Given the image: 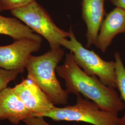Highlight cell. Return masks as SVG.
<instances>
[{
	"instance_id": "cell-1",
	"label": "cell",
	"mask_w": 125,
	"mask_h": 125,
	"mask_svg": "<svg viewBox=\"0 0 125 125\" xmlns=\"http://www.w3.org/2000/svg\"><path fill=\"white\" fill-rule=\"evenodd\" d=\"M56 72L65 81L69 94H80L102 110L117 116L125 109V104L115 89L103 84L96 76L86 74L76 64L71 52L66 54L64 63L57 67Z\"/></svg>"
},
{
	"instance_id": "cell-2",
	"label": "cell",
	"mask_w": 125,
	"mask_h": 125,
	"mask_svg": "<svg viewBox=\"0 0 125 125\" xmlns=\"http://www.w3.org/2000/svg\"><path fill=\"white\" fill-rule=\"evenodd\" d=\"M64 52L61 47L51 49L39 56L31 55L26 68L27 77L34 81L54 105H63L68 102L69 93L58 81L55 72Z\"/></svg>"
},
{
	"instance_id": "cell-3",
	"label": "cell",
	"mask_w": 125,
	"mask_h": 125,
	"mask_svg": "<svg viewBox=\"0 0 125 125\" xmlns=\"http://www.w3.org/2000/svg\"><path fill=\"white\" fill-rule=\"evenodd\" d=\"M40 116L48 117L55 121L84 122L93 125H119V118L111 113L103 111L98 105L80 94L76 95L74 105L54 107Z\"/></svg>"
},
{
	"instance_id": "cell-4",
	"label": "cell",
	"mask_w": 125,
	"mask_h": 125,
	"mask_svg": "<svg viewBox=\"0 0 125 125\" xmlns=\"http://www.w3.org/2000/svg\"><path fill=\"white\" fill-rule=\"evenodd\" d=\"M69 32V40H64L62 46L73 54L76 64L88 75L96 76L105 85L117 88L115 61L103 60L94 51L85 48L77 40L72 28Z\"/></svg>"
},
{
	"instance_id": "cell-5",
	"label": "cell",
	"mask_w": 125,
	"mask_h": 125,
	"mask_svg": "<svg viewBox=\"0 0 125 125\" xmlns=\"http://www.w3.org/2000/svg\"><path fill=\"white\" fill-rule=\"evenodd\" d=\"M10 12L13 16L46 39L51 49L61 47L64 40L69 38V31L58 27L46 10L36 1Z\"/></svg>"
},
{
	"instance_id": "cell-6",
	"label": "cell",
	"mask_w": 125,
	"mask_h": 125,
	"mask_svg": "<svg viewBox=\"0 0 125 125\" xmlns=\"http://www.w3.org/2000/svg\"><path fill=\"white\" fill-rule=\"evenodd\" d=\"M41 44L25 39L15 40L10 45L0 46V68L22 73L31 54L40 50Z\"/></svg>"
},
{
	"instance_id": "cell-7",
	"label": "cell",
	"mask_w": 125,
	"mask_h": 125,
	"mask_svg": "<svg viewBox=\"0 0 125 125\" xmlns=\"http://www.w3.org/2000/svg\"><path fill=\"white\" fill-rule=\"evenodd\" d=\"M13 88L31 116H40L55 107L45 92L28 77Z\"/></svg>"
},
{
	"instance_id": "cell-8",
	"label": "cell",
	"mask_w": 125,
	"mask_h": 125,
	"mask_svg": "<svg viewBox=\"0 0 125 125\" xmlns=\"http://www.w3.org/2000/svg\"><path fill=\"white\" fill-rule=\"evenodd\" d=\"M123 33H125V9L116 7L104 19L95 45L105 52L114 38Z\"/></svg>"
},
{
	"instance_id": "cell-9",
	"label": "cell",
	"mask_w": 125,
	"mask_h": 125,
	"mask_svg": "<svg viewBox=\"0 0 125 125\" xmlns=\"http://www.w3.org/2000/svg\"><path fill=\"white\" fill-rule=\"evenodd\" d=\"M105 1V0L82 1V16L87 27L86 37L88 48L95 44L100 27L106 15Z\"/></svg>"
},
{
	"instance_id": "cell-10",
	"label": "cell",
	"mask_w": 125,
	"mask_h": 125,
	"mask_svg": "<svg viewBox=\"0 0 125 125\" xmlns=\"http://www.w3.org/2000/svg\"><path fill=\"white\" fill-rule=\"evenodd\" d=\"M31 115L13 88L7 87L0 92V120H8L17 125Z\"/></svg>"
},
{
	"instance_id": "cell-11",
	"label": "cell",
	"mask_w": 125,
	"mask_h": 125,
	"mask_svg": "<svg viewBox=\"0 0 125 125\" xmlns=\"http://www.w3.org/2000/svg\"><path fill=\"white\" fill-rule=\"evenodd\" d=\"M0 34L9 36L14 40L28 39L42 43V37L34 32L26 24L15 18L0 15Z\"/></svg>"
},
{
	"instance_id": "cell-12",
	"label": "cell",
	"mask_w": 125,
	"mask_h": 125,
	"mask_svg": "<svg viewBox=\"0 0 125 125\" xmlns=\"http://www.w3.org/2000/svg\"><path fill=\"white\" fill-rule=\"evenodd\" d=\"M116 65V85L121 94V98L125 105V67L118 52L115 53ZM119 125H125V113L122 118H119Z\"/></svg>"
},
{
	"instance_id": "cell-13",
	"label": "cell",
	"mask_w": 125,
	"mask_h": 125,
	"mask_svg": "<svg viewBox=\"0 0 125 125\" xmlns=\"http://www.w3.org/2000/svg\"><path fill=\"white\" fill-rule=\"evenodd\" d=\"M36 0H0V9L1 12L4 10H11L25 6Z\"/></svg>"
},
{
	"instance_id": "cell-14",
	"label": "cell",
	"mask_w": 125,
	"mask_h": 125,
	"mask_svg": "<svg viewBox=\"0 0 125 125\" xmlns=\"http://www.w3.org/2000/svg\"><path fill=\"white\" fill-rule=\"evenodd\" d=\"M19 73L0 68V92L7 88L10 82L14 80Z\"/></svg>"
},
{
	"instance_id": "cell-15",
	"label": "cell",
	"mask_w": 125,
	"mask_h": 125,
	"mask_svg": "<svg viewBox=\"0 0 125 125\" xmlns=\"http://www.w3.org/2000/svg\"><path fill=\"white\" fill-rule=\"evenodd\" d=\"M44 118L41 116H28L24 119L22 121L26 125H51L47 123Z\"/></svg>"
},
{
	"instance_id": "cell-16",
	"label": "cell",
	"mask_w": 125,
	"mask_h": 125,
	"mask_svg": "<svg viewBox=\"0 0 125 125\" xmlns=\"http://www.w3.org/2000/svg\"><path fill=\"white\" fill-rule=\"evenodd\" d=\"M110 1L116 7L125 9V0H110Z\"/></svg>"
},
{
	"instance_id": "cell-17",
	"label": "cell",
	"mask_w": 125,
	"mask_h": 125,
	"mask_svg": "<svg viewBox=\"0 0 125 125\" xmlns=\"http://www.w3.org/2000/svg\"><path fill=\"white\" fill-rule=\"evenodd\" d=\"M1 12V10H0V13Z\"/></svg>"
}]
</instances>
